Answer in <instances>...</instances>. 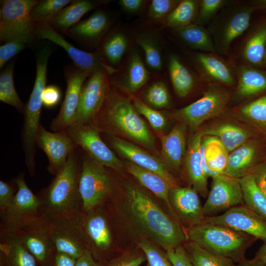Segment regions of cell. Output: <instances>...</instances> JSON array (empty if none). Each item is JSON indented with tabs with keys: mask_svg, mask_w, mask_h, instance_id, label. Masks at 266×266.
<instances>
[{
	"mask_svg": "<svg viewBox=\"0 0 266 266\" xmlns=\"http://www.w3.org/2000/svg\"><path fill=\"white\" fill-rule=\"evenodd\" d=\"M125 212L142 236L166 251L183 245L187 239L185 229L165 212L143 189L133 184L126 189Z\"/></svg>",
	"mask_w": 266,
	"mask_h": 266,
	"instance_id": "1",
	"label": "cell"
},
{
	"mask_svg": "<svg viewBox=\"0 0 266 266\" xmlns=\"http://www.w3.org/2000/svg\"><path fill=\"white\" fill-rule=\"evenodd\" d=\"M65 131L97 163L116 170L123 167L122 162L102 141L99 131L92 124L72 125Z\"/></svg>",
	"mask_w": 266,
	"mask_h": 266,
	"instance_id": "14",
	"label": "cell"
},
{
	"mask_svg": "<svg viewBox=\"0 0 266 266\" xmlns=\"http://www.w3.org/2000/svg\"><path fill=\"white\" fill-rule=\"evenodd\" d=\"M251 6L253 7L255 10L261 9L266 10V0H257L252 1L251 2Z\"/></svg>",
	"mask_w": 266,
	"mask_h": 266,
	"instance_id": "62",
	"label": "cell"
},
{
	"mask_svg": "<svg viewBox=\"0 0 266 266\" xmlns=\"http://www.w3.org/2000/svg\"><path fill=\"white\" fill-rule=\"evenodd\" d=\"M186 127L181 123L176 125L169 133L161 137V159L166 168L176 169L181 165L187 150Z\"/></svg>",
	"mask_w": 266,
	"mask_h": 266,
	"instance_id": "26",
	"label": "cell"
},
{
	"mask_svg": "<svg viewBox=\"0 0 266 266\" xmlns=\"http://www.w3.org/2000/svg\"><path fill=\"white\" fill-rule=\"evenodd\" d=\"M50 53V50L45 48L37 55L35 80L24 112L22 140L26 164L32 176L35 173L36 136L40 125V117L43 105L42 96L46 87L47 67Z\"/></svg>",
	"mask_w": 266,
	"mask_h": 266,
	"instance_id": "5",
	"label": "cell"
},
{
	"mask_svg": "<svg viewBox=\"0 0 266 266\" xmlns=\"http://www.w3.org/2000/svg\"><path fill=\"white\" fill-rule=\"evenodd\" d=\"M193 61L197 69L205 79L215 84L234 85V78L230 67L215 53H196Z\"/></svg>",
	"mask_w": 266,
	"mask_h": 266,
	"instance_id": "25",
	"label": "cell"
},
{
	"mask_svg": "<svg viewBox=\"0 0 266 266\" xmlns=\"http://www.w3.org/2000/svg\"><path fill=\"white\" fill-rule=\"evenodd\" d=\"M263 65H264V66H266V50L265 51V53L263 61Z\"/></svg>",
	"mask_w": 266,
	"mask_h": 266,
	"instance_id": "63",
	"label": "cell"
},
{
	"mask_svg": "<svg viewBox=\"0 0 266 266\" xmlns=\"http://www.w3.org/2000/svg\"><path fill=\"white\" fill-rule=\"evenodd\" d=\"M244 204L243 193L238 179L225 174L212 178L211 190L203 205L204 217Z\"/></svg>",
	"mask_w": 266,
	"mask_h": 266,
	"instance_id": "15",
	"label": "cell"
},
{
	"mask_svg": "<svg viewBox=\"0 0 266 266\" xmlns=\"http://www.w3.org/2000/svg\"><path fill=\"white\" fill-rule=\"evenodd\" d=\"M61 92L60 88L54 85L45 87L42 96L43 105L46 108H52L57 105L61 100Z\"/></svg>",
	"mask_w": 266,
	"mask_h": 266,
	"instance_id": "56",
	"label": "cell"
},
{
	"mask_svg": "<svg viewBox=\"0 0 266 266\" xmlns=\"http://www.w3.org/2000/svg\"><path fill=\"white\" fill-rule=\"evenodd\" d=\"M128 46L126 36L122 33H116L111 36L103 45V53L112 64H117L121 60Z\"/></svg>",
	"mask_w": 266,
	"mask_h": 266,
	"instance_id": "44",
	"label": "cell"
},
{
	"mask_svg": "<svg viewBox=\"0 0 266 266\" xmlns=\"http://www.w3.org/2000/svg\"><path fill=\"white\" fill-rule=\"evenodd\" d=\"M240 112L255 123L266 127V95L243 106Z\"/></svg>",
	"mask_w": 266,
	"mask_h": 266,
	"instance_id": "48",
	"label": "cell"
},
{
	"mask_svg": "<svg viewBox=\"0 0 266 266\" xmlns=\"http://www.w3.org/2000/svg\"><path fill=\"white\" fill-rule=\"evenodd\" d=\"M33 36H25L9 40L0 47V67L2 68L7 61L23 50Z\"/></svg>",
	"mask_w": 266,
	"mask_h": 266,
	"instance_id": "50",
	"label": "cell"
},
{
	"mask_svg": "<svg viewBox=\"0 0 266 266\" xmlns=\"http://www.w3.org/2000/svg\"><path fill=\"white\" fill-rule=\"evenodd\" d=\"M75 266H104V264L97 261L87 250L77 259Z\"/></svg>",
	"mask_w": 266,
	"mask_h": 266,
	"instance_id": "58",
	"label": "cell"
},
{
	"mask_svg": "<svg viewBox=\"0 0 266 266\" xmlns=\"http://www.w3.org/2000/svg\"><path fill=\"white\" fill-rule=\"evenodd\" d=\"M100 206L87 212L82 211V223L87 249L98 262L110 260L113 238L106 216Z\"/></svg>",
	"mask_w": 266,
	"mask_h": 266,
	"instance_id": "12",
	"label": "cell"
},
{
	"mask_svg": "<svg viewBox=\"0 0 266 266\" xmlns=\"http://www.w3.org/2000/svg\"><path fill=\"white\" fill-rule=\"evenodd\" d=\"M108 25V19L105 13L102 11H97L68 31L72 35L76 37L96 39L105 32Z\"/></svg>",
	"mask_w": 266,
	"mask_h": 266,
	"instance_id": "34",
	"label": "cell"
},
{
	"mask_svg": "<svg viewBox=\"0 0 266 266\" xmlns=\"http://www.w3.org/2000/svg\"><path fill=\"white\" fill-rule=\"evenodd\" d=\"M203 135L218 137L228 152L232 151L244 144L249 137L245 130L233 124H223L206 130Z\"/></svg>",
	"mask_w": 266,
	"mask_h": 266,
	"instance_id": "35",
	"label": "cell"
},
{
	"mask_svg": "<svg viewBox=\"0 0 266 266\" xmlns=\"http://www.w3.org/2000/svg\"><path fill=\"white\" fill-rule=\"evenodd\" d=\"M113 187L112 176L105 167L85 156L79 182L82 211L87 212L101 205L110 197Z\"/></svg>",
	"mask_w": 266,
	"mask_h": 266,
	"instance_id": "7",
	"label": "cell"
},
{
	"mask_svg": "<svg viewBox=\"0 0 266 266\" xmlns=\"http://www.w3.org/2000/svg\"><path fill=\"white\" fill-rule=\"evenodd\" d=\"M14 62L9 63L0 76V100L24 114L25 106L15 90L13 81Z\"/></svg>",
	"mask_w": 266,
	"mask_h": 266,
	"instance_id": "41",
	"label": "cell"
},
{
	"mask_svg": "<svg viewBox=\"0 0 266 266\" xmlns=\"http://www.w3.org/2000/svg\"><path fill=\"white\" fill-rule=\"evenodd\" d=\"M107 71L106 66L98 69L83 84L71 126L90 124L99 113L109 89Z\"/></svg>",
	"mask_w": 266,
	"mask_h": 266,
	"instance_id": "11",
	"label": "cell"
},
{
	"mask_svg": "<svg viewBox=\"0 0 266 266\" xmlns=\"http://www.w3.org/2000/svg\"><path fill=\"white\" fill-rule=\"evenodd\" d=\"M145 261L146 256L141 249L133 250L113 257L104 266H139Z\"/></svg>",
	"mask_w": 266,
	"mask_h": 266,
	"instance_id": "51",
	"label": "cell"
},
{
	"mask_svg": "<svg viewBox=\"0 0 266 266\" xmlns=\"http://www.w3.org/2000/svg\"><path fill=\"white\" fill-rule=\"evenodd\" d=\"M173 30L177 35L189 47L216 54L212 38L208 30L203 26L191 24Z\"/></svg>",
	"mask_w": 266,
	"mask_h": 266,
	"instance_id": "32",
	"label": "cell"
},
{
	"mask_svg": "<svg viewBox=\"0 0 266 266\" xmlns=\"http://www.w3.org/2000/svg\"><path fill=\"white\" fill-rule=\"evenodd\" d=\"M256 150L251 144L244 143L229 155L225 174L239 179L249 174L255 156Z\"/></svg>",
	"mask_w": 266,
	"mask_h": 266,
	"instance_id": "30",
	"label": "cell"
},
{
	"mask_svg": "<svg viewBox=\"0 0 266 266\" xmlns=\"http://www.w3.org/2000/svg\"><path fill=\"white\" fill-rule=\"evenodd\" d=\"M109 140L112 147L130 162L158 174L166 179L172 188L178 186L176 179L169 172L161 159L131 142L114 135H110Z\"/></svg>",
	"mask_w": 266,
	"mask_h": 266,
	"instance_id": "21",
	"label": "cell"
},
{
	"mask_svg": "<svg viewBox=\"0 0 266 266\" xmlns=\"http://www.w3.org/2000/svg\"><path fill=\"white\" fill-rule=\"evenodd\" d=\"M0 10V39L7 42L19 37L34 36L37 24L31 16L35 0H4Z\"/></svg>",
	"mask_w": 266,
	"mask_h": 266,
	"instance_id": "9",
	"label": "cell"
},
{
	"mask_svg": "<svg viewBox=\"0 0 266 266\" xmlns=\"http://www.w3.org/2000/svg\"><path fill=\"white\" fill-rule=\"evenodd\" d=\"M137 42L144 52L147 65L154 70H160L162 67V59L156 43L145 36L140 37Z\"/></svg>",
	"mask_w": 266,
	"mask_h": 266,
	"instance_id": "49",
	"label": "cell"
},
{
	"mask_svg": "<svg viewBox=\"0 0 266 266\" xmlns=\"http://www.w3.org/2000/svg\"><path fill=\"white\" fill-rule=\"evenodd\" d=\"M266 50V22L260 26L246 40L242 51L244 60L253 66L263 65Z\"/></svg>",
	"mask_w": 266,
	"mask_h": 266,
	"instance_id": "37",
	"label": "cell"
},
{
	"mask_svg": "<svg viewBox=\"0 0 266 266\" xmlns=\"http://www.w3.org/2000/svg\"><path fill=\"white\" fill-rule=\"evenodd\" d=\"M236 264V266H266L265 265L255 260L254 258L249 260L245 258Z\"/></svg>",
	"mask_w": 266,
	"mask_h": 266,
	"instance_id": "61",
	"label": "cell"
},
{
	"mask_svg": "<svg viewBox=\"0 0 266 266\" xmlns=\"http://www.w3.org/2000/svg\"><path fill=\"white\" fill-rule=\"evenodd\" d=\"M92 124L97 130L121 133L158 154L154 137L130 98L109 91Z\"/></svg>",
	"mask_w": 266,
	"mask_h": 266,
	"instance_id": "2",
	"label": "cell"
},
{
	"mask_svg": "<svg viewBox=\"0 0 266 266\" xmlns=\"http://www.w3.org/2000/svg\"><path fill=\"white\" fill-rule=\"evenodd\" d=\"M91 75L78 69H73L66 73L67 83L65 97L60 110L50 126L54 132L65 131L72 123L78 107L82 86L86 79Z\"/></svg>",
	"mask_w": 266,
	"mask_h": 266,
	"instance_id": "20",
	"label": "cell"
},
{
	"mask_svg": "<svg viewBox=\"0 0 266 266\" xmlns=\"http://www.w3.org/2000/svg\"><path fill=\"white\" fill-rule=\"evenodd\" d=\"M124 77L125 86L131 93L136 92L149 80V72L138 53L132 54Z\"/></svg>",
	"mask_w": 266,
	"mask_h": 266,
	"instance_id": "40",
	"label": "cell"
},
{
	"mask_svg": "<svg viewBox=\"0 0 266 266\" xmlns=\"http://www.w3.org/2000/svg\"><path fill=\"white\" fill-rule=\"evenodd\" d=\"M202 132H198L191 137L185 155V166L188 177L193 187L200 195L206 198L208 194L207 177L202 165L200 145Z\"/></svg>",
	"mask_w": 266,
	"mask_h": 266,
	"instance_id": "24",
	"label": "cell"
},
{
	"mask_svg": "<svg viewBox=\"0 0 266 266\" xmlns=\"http://www.w3.org/2000/svg\"><path fill=\"white\" fill-rule=\"evenodd\" d=\"M201 222L227 226L266 243V220L244 204L233 207L219 215L205 217Z\"/></svg>",
	"mask_w": 266,
	"mask_h": 266,
	"instance_id": "17",
	"label": "cell"
},
{
	"mask_svg": "<svg viewBox=\"0 0 266 266\" xmlns=\"http://www.w3.org/2000/svg\"><path fill=\"white\" fill-rule=\"evenodd\" d=\"M200 0H183L164 19L163 26L173 29L193 24L198 13Z\"/></svg>",
	"mask_w": 266,
	"mask_h": 266,
	"instance_id": "38",
	"label": "cell"
},
{
	"mask_svg": "<svg viewBox=\"0 0 266 266\" xmlns=\"http://www.w3.org/2000/svg\"><path fill=\"white\" fill-rule=\"evenodd\" d=\"M126 168L142 186L165 202L171 215L176 219L169 201V193L172 188L170 184L158 174L142 168L131 162L127 164Z\"/></svg>",
	"mask_w": 266,
	"mask_h": 266,
	"instance_id": "28",
	"label": "cell"
},
{
	"mask_svg": "<svg viewBox=\"0 0 266 266\" xmlns=\"http://www.w3.org/2000/svg\"><path fill=\"white\" fill-rule=\"evenodd\" d=\"M168 65L170 78L176 94L180 98L186 97L194 86L193 74L175 54L169 55Z\"/></svg>",
	"mask_w": 266,
	"mask_h": 266,
	"instance_id": "33",
	"label": "cell"
},
{
	"mask_svg": "<svg viewBox=\"0 0 266 266\" xmlns=\"http://www.w3.org/2000/svg\"><path fill=\"white\" fill-rule=\"evenodd\" d=\"M238 180L244 204L266 220V197L258 187L253 176L248 174Z\"/></svg>",
	"mask_w": 266,
	"mask_h": 266,
	"instance_id": "36",
	"label": "cell"
},
{
	"mask_svg": "<svg viewBox=\"0 0 266 266\" xmlns=\"http://www.w3.org/2000/svg\"><path fill=\"white\" fill-rule=\"evenodd\" d=\"M14 183L0 180V214L2 213L13 200L17 186Z\"/></svg>",
	"mask_w": 266,
	"mask_h": 266,
	"instance_id": "53",
	"label": "cell"
},
{
	"mask_svg": "<svg viewBox=\"0 0 266 266\" xmlns=\"http://www.w3.org/2000/svg\"><path fill=\"white\" fill-rule=\"evenodd\" d=\"M132 97L133 103L139 114L146 118L156 131H163L166 125V119L165 115L136 97L133 96Z\"/></svg>",
	"mask_w": 266,
	"mask_h": 266,
	"instance_id": "46",
	"label": "cell"
},
{
	"mask_svg": "<svg viewBox=\"0 0 266 266\" xmlns=\"http://www.w3.org/2000/svg\"><path fill=\"white\" fill-rule=\"evenodd\" d=\"M14 181L17 190L11 203L0 214V229L15 230L43 215L41 201L28 187L24 174L19 173Z\"/></svg>",
	"mask_w": 266,
	"mask_h": 266,
	"instance_id": "10",
	"label": "cell"
},
{
	"mask_svg": "<svg viewBox=\"0 0 266 266\" xmlns=\"http://www.w3.org/2000/svg\"><path fill=\"white\" fill-rule=\"evenodd\" d=\"M183 246L194 266H236L232 260L214 254L190 241Z\"/></svg>",
	"mask_w": 266,
	"mask_h": 266,
	"instance_id": "39",
	"label": "cell"
},
{
	"mask_svg": "<svg viewBox=\"0 0 266 266\" xmlns=\"http://www.w3.org/2000/svg\"><path fill=\"white\" fill-rule=\"evenodd\" d=\"M249 174L253 176L258 187L266 197V163L252 168Z\"/></svg>",
	"mask_w": 266,
	"mask_h": 266,
	"instance_id": "57",
	"label": "cell"
},
{
	"mask_svg": "<svg viewBox=\"0 0 266 266\" xmlns=\"http://www.w3.org/2000/svg\"><path fill=\"white\" fill-rule=\"evenodd\" d=\"M230 98L228 91L218 84H211L202 97L195 102L175 110L173 117L196 130L204 121L219 116Z\"/></svg>",
	"mask_w": 266,
	"mask_h": 266,
	"instance_id": "8",
	"label": "cell"
},
{
	"mask_svg": "<svg viewBox=\"0 0 266 266\" xmlns=\"http://www.w3.org/2000/svg\"><path fill=\"white\" fill-rule=\"evenodd\" d=\"M236 94L246 98L266 90V71L252 66H241L237 69Z\"/></svg>",
	"mask_w": 266,
	"mask_h": 266,
	"instance_id": "29",
	"label": "cell"
},
{
	"mask_svg": "<svg viewBox=\"0 0 266 266\" xmlns=\"http://www.w3.org/2000/svg\"><path fill=\"white\" fill-rule=\"evenodd\" d=\"M81 164L75 150L50 184L39 193L43 214L53 219L82 211L79 190Z\"/></svg>",
	"mask_w": 266,
	"mask_h": 266,
	"instance_id": "3",
	"label": "cell"
},
{
	"mask_svg": "<svg viewBox=\"0 0 266 266\" xmlns=\"http://www.w3.org/2000/svg\"><path fill=\"white\" fill-rule=\"evenodd\" d=\"M0 266H41L14 230L0 229Z\"/></svg>",
	"mask_w": 266,
	"mask_h": 266,
	"instance_id": "23",
	"label": "cell"
},
{
	"mask_svg": "<svg viewBox=\"0 0 266 266\" xmlns=\"http://www.w3.org/2000/svg\"><path fill=\"white\" fill-rule=\"evenodd\" d=\"M180 0H153L148 9L149 17L154 20L165 19L177 5Z\"/></svg>",
	"mask_w": 266,
	"mask_h": 266,
	"instance_id": "52",
	"label": "cell"
},
{
	"mask_svg": "<svg viewBox=\"0 0 266 266\" xmlns=\"http://www.w3.org/2000/svg\"><path fill=\"white\" fill-rule=\"evenodd\" d=\"M50 223L51 220L43 214L14 230L41 266L56 249Z\"/></svg>",
	"mask_w": 266,
	"mask_h": 266,
	"instance_id": "16",
	"label": "cell"
},
{
	"mask_svg": "<svg viewBox=\"0 0 266 266\" xmlns=\"http://www.w3.org/2000/svg\"><path fill=\"white\" fill-rule=\"evenodd\" d=\"M76 259L56 249L50 255L43 266H75Z\"/></svg>",
	"mask_w": 266,
	"mask_h": 266,
	"instance_id": "55",
	"label": "cell"
},
{
	"mask_svg": "<svg viewBox=\"0 0 266 266\" xmlns=\"http://www.w3.org/2000/svg\"><path fill=\"white\" fill-rule=\"evenodd\" d=\"M187 239L207 251L237 263L257 239L227 226L201 222L186 229Z\"/></svg>",
	"mask_w": 266,
	"mask_h": 266,
	"instance_id": "4",
	"label": "cell"
},
{
	"mask_svg": "<svg viewBox=\"0 0 266 266\" xmlns=\"http://www.w3.org/2000/svg\"><path fill=\"white\" fill-rule=\"evenodd\" d=\"M144 100L149 106L154 109L168 108L170 104V97L166 85L162 81H156L146 89Z\"/></svg>",
	"mask_w": 266,
	"mask_h": 266,
	"instance_id": "43",
	"label": "cell"
},
{
	"mask_svg": "<svg viewBox=\"0 0 266 266\" xmlns=\"http://www.w3.org/2000/svg\"><path fill=\"white\" fill-rule=\"evenodd\" d=\"M253 258L266 266V243L259 248Z\"/></svg>",
	"mask_w": 266,
	"mask_h": 266,
	"instance_id": "60",
	"label": "cell"
},
{
	"mask_svg": "<svg viewBox=\"0 0 266 266\" xmlns=\"http://www.w3.org/2000/svg\"><path fill=\"white\" fill-rule=\"evenodd\" d=\"M143 2L142 0H120L118 3L124 10L134 12L142 7Z\"/></svg>",
	"mask_w": 266,
	"mask_h": 266,
	"instance_id": "59",
	"label": "cell"
},
{
	"mask_svg": "<svg viewBox=\"0 0 266 266\" xmlns=\"http://www.w3.org/2000/svg\"><path fill=\"white\" fill-rule=\"evenodd\" d=\"M94 2L88 0H75L62 9L50 22L52 26L62 30H69L79 23L82 17L95 8Z\"/></svg>",
	"mask_w": 266,
	"mask_h": 266,
	"instance_id": "31",
	"label": "cell"
},
{
	"mask_svg": "<svg viewBox=\"0 0 266 266\" xmlns=\"http://www.w3.org/2000/svg\"><path fill=\"white\" fill-rule=\"evenodd\" d=\"M35 34L38 38L50 40L62 47L72 59L77 68L91 75L96 70L105 67L96 53L79 49L59 34L49 23L37 24Z\"/></svg>",
	"mask_w": 266,
	"mask_h": 266,
	"instance_id": "22",
	"label": "cell"
},
{
	"mask_svg": "<svg viewBox=\"0 0 266 266\" xmlns=\"http://www.w3.org/2000/svg\"><path fill=\"white\" fill-rule=\"evenodd\" d=\"M255 9L240 4L226 5L208 24L216 54H226L232 42L249 27Z\"/></svg>",
	"mask_w": 266,
	"mask_h": 266,
	"instance_id": "6",
	"label": "cell"
},
{
	"mask_svg": "<svg viewBox=\"0 0 266 266\" xmlns=\"http://www.w3.org/2000/svg\"><path fill=\"white\" fill-rule=\"evenodd\" d=\"M82 211L51 220L50 230L56 249L78 259L86 250L82 223Z\"/></svg>",
	"mask_w": 266,
	"mask_h": 266,
	"instance_id": "13",
	"label": "cell"
},
{
	"mask_svg": "<svg viewBox=\"0 0 266 266\" xmlns=\"http://www.w3.org/2000/svg\"><path fill=\"white\" fill-rule=\"evenodd\" d=\"M173 266H194L190 260L183 244L166 251Z\"/></svg>",
	"mask_w": 266,
	"mask_h": 266,
	"instance_id": "54",
	"label": "cell"
},
{
	"mask_svg": "<svg viewBox=\"0 0 266 266\" xmlns=\"http://www.w3.org/2000/svg\"><path fill=\"white\" fill-rule=\"evenodd\" d=\"M202 167L207 177L223 174L226 167L228 151L220 140L214 136L202 137L200 145Z\"/></svg>",
	"mask_w": 266,
	"mask_h": 266,
	"instance_id": "27",
	"label": "cell"
},
{
	"mask_svg": "<svg viewBox=\"0 0 266 266\" xmlns=\"http://www.w3.org/2000/svg\"><path fill=\"white\" fill-rule=\"evenodd\" d=\"M228 3L225 0H201L193 24L203 26L208 24L219 11Z\"/></svg>",
	"mask_w": 266,
	"mask_h": 266,
	"instance_id": "47",
	"label": "cell"
},
{
	"mask_svg": "<svg viewBox=\"0 0 266 266\" xmlns=\"http://www.w3.org/2000/svg\"><path fill=\"white\" fill-rule=\"evenodd\" d=\"M168 198L175 218L185 230L200 223L205 217L199 194L193 188L172 187Z\"/></svg>",
	"mask_w": 266,
	"mask_h": 266,
	"instance_id": "19",
	"label": "cell"
},
{
	"mask_svg": "<svg viewBox=\"0 0 266 266\" xmlns=\"http://www.w3.org/2000/svg\"><path fill=\"white\" fill-rule=\"evenodd\" d=\"M138 245L146 256L147 266H173L166 252L158 245L144 238L140 239Z\"/></svg>",
	"mask_w": 266,
	"mask_h": 266,
	"instance_id": "45",
	"label": "cell"
},
{
	"mask_svg": "<svg viewBox=\"0 0 266 266\" xmlns=\"http://www.w3.org/2000/svg\"><path fill=\"white\" fill-rule=\"evenodd\" d=\"M36 143L46 154L48 171L56 175L65 166L69 154L77 145L66 131L51 133L40 124L36 136Z\"/></svg>",
	"mask_w": 266,
	"mask_h": 266,
	"instance_id": "18",
	"label": "cell"
},
{
	"mask_svg": "<svg viewBox=\"0 0 266 266\" xmlns=\"http://www.w3.org/2000/svg\"><path fill=\"white\" fill-rule=\"evenodd\" d=\"M71 1L69 0L39 1L31 10V18L36 24L49 23L62 9Z\"/></svg>",
	"mask_w": 266,
	"mask_h": 266,
	"instance_id": "42",
	"label": "cell"
}]
</instances>
